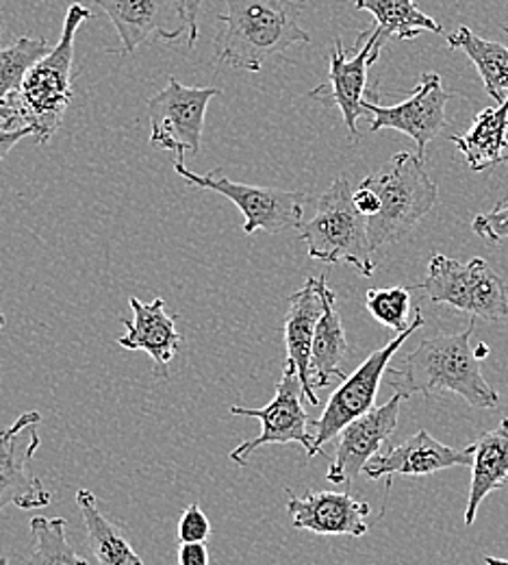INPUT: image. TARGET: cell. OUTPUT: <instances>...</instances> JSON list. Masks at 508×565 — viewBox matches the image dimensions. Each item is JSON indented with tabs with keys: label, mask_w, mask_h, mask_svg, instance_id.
<instances>
[{
	"label": "cell",
	"mask_w": 508,
	"mask_h": 565,
	"mask_svg": "<svg viewBox=\"0 0 508 565\" xmlns=\"http://www.w3.org/2000/svg\"><path fill=\"white\" fill-rule=\"evenodd\" d=\"M474 318L461 333L435 335L422 340L400 365L389 370V387L404 398L422 394L431 398L436 392L461 396L472 409H494L500 405L498 392L485 381L480 359L472 349Z\"/></svg>",
	"instance_id": "obj_1"
},
{
	"label": "cell",
	"mask_w": 508,
	"mask_h": 565,
	"mask_svg": "<svg viewBox=\"0 0 508 565\" xmlns=\"http://www.w3.org/2000/svg\"><path fill=\"white\" fill-rule=\"evenodd\" d=\"M216 60L235 71L259 72L270 57H283L293 44H311L300 26L298 0H224Z\"/></svg>",
	"instance_id": "obj_2"
},
{
	"label": "cell",
	"mask_w": 508,
	"mask_h": 565,
	"mask_svg": "<svg viewBox=\"0 0 508 565\" xmlns=\"http://www.w3.org/2000/svg\"><path fill=\"white\" fill-rule=\"evenodd\" d=\"M91 11L78 2L66 11L60 42L26 74L22 87L7 100L18 114L20 127H29L40 143L51 140L73 103L74 40Z\"/></svg>",
	"instance_id": "obj_3"
},
{
	"label": "cell",
	"mask_w": 508,
	"mask_h": 565,
	"mask_svg": "<svg viewBox=\"0 0 508 565\" xmlns=\"http://www.w3.org/2000/svg\"><path fill=\"white\" fill-rule=\"evenodd\" d=\"M380 201V212L367 220L374 253L409 235L435 207L439 188L413 152H398L376 174L364 179Z\"/></svg>",
	"instance_id": "obj_4"
},
{
	"label": "cell",
	"mask_w": 508,
	"mask_h": 565,
	"mask_svg": "<svg viewBox=\"0 0 508 565\" xmlns=\"http://www.w3.org/2000/svg\"><path fill=\"white\" fill-rule=\"evenodd\" d=\"M309 257L324 264H348L361 277H374V248L367 217L357 212L348 177H337L320 196L315 213L300 226Z\"/></svg>",
	"instance_id": "obj_5"
},
{
	"label": "cell",
	"mask_w": 508,
	"mask_h": 565,
	"mask_svg": "<svg viewBox=\"0 0 508 565\" xmlns=\"http://www.w3.org/2000/svg\"><path fill=\"white\" fill-rule=\"evenodd\" d=\"M415 289L431 302L465 311L474 320L502 322L508 318L507 282L485 259L461 264L435 253L429 262V277Z\"/></svg>",
	"instance_id": "obj_6"
},
{
	"label": "cell",
	"mask_w": 508,
	"mask_h": 565,
	"mask_svg": "<svg viewBox=\"0 0 508 565\" xmlns=\"http://www.w3.org/2000/svg\"><path fill=\"white\" fill-rule=\"evenodd\" d=\"M174 170L181 174L187 185L212 190L226 196L244 215V233L252 235L257 231H266L270 235H279L290 228H300L304 222V201L302 192H290L279 188H255L246 183H235L224 177L221 168L207 174H196L185 166V157L176 154Z\"/></svg>",
	"instance_id": "obj_7"
},
{
	"label": "cell",
	"mask_w": 508,
	"mask_h": 565,
	"mask_svg": "<svg viewBox=\"0 0 508 565\" xmlns=\"http://www.w3.org/2000/svg\"><path fill=\"white\" fill-rule=\"evenodd\" d=\"M422 327H424V316L420 309H415L413 322L407 331L398 333L387 347L369 354L350 376H346V381H342V385L333 392L324 414L311 423L313 437H315V444H313L315 457L322 452L324 444L335 439L348 424L355 423L357 418H361L374 409L376 394L385 372L389 370L391 356L398 353L400 347Z\"/></svg>",
	"instance_id": "obj_8"
},
{
	"label": "cell",
	"mask_w": 508,
	"mask_h": 565,
	"mask_svg": "<svg viewBox=\"0 0 508 565\" xmlns=\"http://www.w3.org/2000/svg\"><path fill=\"white\" fill-rule=\"evenodd\" d=\"M216 96H221L218 87H187L170 76L167 85L148 103L150 146L196 157L203 143L207 107Z\"/></svg>",
	"instance_id": "obj_9"
},
{
	"label": "cell",
	"mask_w": 508,
	"mask_h": 565,
	"mask_svg": "<svg viewBox=\"0 0 508 565\" xmlns=\"http://www.w3.org/2000/svg\"><path fill=\"white\" fill-rule=\"evenodd\" d=\"M302 385L295 372V365L288 361L283 367V376L277 387V396L272 398L270 405L263 409H244V407H230L233 416H246V418H257L263 424L261 433L250 439L239 444L233 452L230 459L239 466L248 463V457L259 450L261 446L268 444H300L306 452L309 459H315V437L311 433V420L306 409L302 407Z\"/></svg>",
	"instance_id": "obj_10"
},
{
	"label": "cell",
	"mask_w": 508,
	"mask_h": 565,
	"mask_svg": "<svg viewBox=\"0 0 508 565\" xmlns=\"http://www.w3.org/2000/svg\"><path fill=\"white\" fill-rule=\"evenodd\" d=\"M454 96V92L443 89L436 72H424L418 87L400 105L382 107L374 98L364 100V111L371 118L369 131L378 134L382 129H393L409 136L418 146V157L424 161L426 146L447 127L445 107Z\"/></svg>",
	"instance_id": "obj_11"
},
{
	"label": "cell",
	"mask_w": 508,
	"mask_h": 565,
	"mask_svg": "<svg viewBox=\"0 0 508 565\" xmlns=\"http://www.w3.org/2000/svg\"><path fill=\"white\" fill-rule=\"evenodd\" d=\"M382 42L374 31H364L357 38L355 55L344 49L342 40H335L331 55L328 81L309 92V98L320 100L324 107H339L346 129L353 138H359V118L364 116V96L367 89V72L378 62Z\"/></svg>",
	"instance_id": "obj_12"
},
{
	"label": "cell",
	"mask_w": 508,
	"mask_h": 565,
	"mask_svg": "<svg viewBox=\"0 0 508 565\" xmlns=\"http://www.w3.org/2000/svg\"><path fill=\"white\" fill-rule=\"evenodd\" d=\"M40 423L37 412H26L0 430V511L9 504L33 511L53 502V494L31 472V461L42 444Z\"/></svg>",
	"instance_id": "obj_13"
},
{
	"label": "cell",
	"mask_w": 508,
	"mask_h": 565,
	"mask_svg": "<svg viewBox=\"0 0 508 565\" xmlns=\"http://www.w3.org/2000/svg\"><path fill=\"white\" fill-rule=\"evenodd\" d=\"M404 396L393 394L385 405L374 407L369 414L348 424L339 433L337 450L326 479L335 486L350 488L365 466L380 452L398 428V416Z\"/></svg>",
	"instance_id": "obj_14"
},
{
	"label": "cell",
	"mask_w": 508,
	"mask_h": 565,
	"mask_svg": "<svg viewBox=\"0 0 508 565\" xmlns=\"http://www.w3.org/2000/svg\"><path fill=\"white\" fill-rule=\"evenodd\" d=\"M116 26L122 53H136L145 40H179L187 29L181 0H94Z\"/></svg>",
	"instance_id": "obj_15"
},
{
	"label": "cell",
	"mask_w": 508,
	"mask_h": 565,
	"mask_svg": "<svg viewBox=\"0 0 508 565\" xmlns=\"http://www.w3.org/2000/svg\"><path fill=\"white\" fill-rule=\"evenodd\" d=\"M474 450L472 444L467 448H452L441 444L429 430H418L404 444L389 448L387 452H378L367 466V479H391V477H431L450 468H472Z\"/></svg>",
	"instance_id": "obj_16"
},
{
	"label": "cell",
	"mask_w": 508,
	"mask_h": 565,
	"mask_svg": "<svg viewBox=\"0 0 508 565\" xmlns=\"http://www.w3.org/2000/svg\"><path fill=\"white\" fill-rule=\"evenodd\" d=\"M288 494V511L291 513L293 529L311 531L315 535H346L364 537L369 531L365 518L369 515V504L353 495L337 492H317L309 490L306 494Z\"/></svg>",
	"instance_id": "obj_17"
},
{
	"label": "cell",
	"mask_w": 508,
	"mask_h": 565,
	"mask_svg": "<svg viewBox=\"0 0 508 565\" xmlns=\"http://www.w3.org/2000/svg\"><path fill=\"white\" fill-rule=\"evenodd\" d=\"M328 281L326 277L306 279L304 285L293 291L290 298V309L285 316V349L288 361L295 365L304 398L317 407L320 398L311 385V351L317 322L324 313V294Z\"/></svg>",
	"instance_id": "obj_18"
},
{
	"label": "cell",
	"mask_w": 508,
	"mask_h": 565,
	"mask_svg": "<svg viewBox=\"0 0 508 565\" xmlns=\"http://www.w3.org/2000/svg\"><path fill=\"white\" fill-rule=\"evenodd\" d=\"M133 320H122L127 333L118 338V347L127 351H144L152 356L159 376H167V365L181 349V333L176 331V316L165 313V300L154 298L142 302L140 298L129 300Z\"/></svg>",
	"instance_id": "obj_19"
},
{
	"label": "cell",
	"mask_w": 508,
	"mask_h": 565,
	"mask_svg": "<svg viewBox=\"0 0 508 565\" xmlns=\"http://www.w3.org/2000/svg\"><path fill=\"white\" fill-rule=\"evenodd\" d=\"M472 486L465 507V526H472L478 507L487 495L502 490L508 483V418L496 428L483 433L474 444Z\"/></svg>",
	"instance_id": "obj_20"
},
{
	"label": "cell",
	"mask_w": 508,
	"mask_h": 565,
	"mask_svg": "<svg viewBox=\"0 0 508 565\" xmlns=\"http://www.w3.org/2000/svg\"><path fill=\"white\" fill-rule=\"evenodd\" d=\"M335 305L337 296L331 287H326L324 313L317 322L311 351V385L315 392L331 387L335 381H346L342 363L348 354V342L342 316Z\"/></svg>",
	"instance_id": "obj_21"
},
{
	"label": "cell",
	"mask_w": 508,
	"mask_h": 565,
	"mask_svg": "<svg viewBox=\"0 0 508 565\" xmlns=\"http://www.w3.org/2000/svg\"><path fill=\"white\" fill-rule=\"evenodd\" d=\"M450 141L474 172L500 166L508 154V98L498 109H483L465 136H452Z\"/></svg>",
	"instance_id": "obj_22"
},
{
	"label": "cell",
	"mask_w": 508,
	"mask_h": 565,
	"mask_svg": "<svg viewBox=\"0 0 508 565\" xmlns=\"http://www.w3.org/2000/svg\"><path fill=\"white\" fill-rule=\"evenodd\" d=\"M76 504L85 522L89 548L98 565H144L142 557L125 540L120 529L100 513L96 498L89 490L76 492Z\"/></svg>",
	"instance_id": "obj_23"
},
{
	"label": "cell",
	"mask_w": 508,
	"mask_h": 565,
	"mask_svg": "<svg viewBox=\"0 0 508 565\" xmlns=\"http://www.w3.org/2000/svg\"><path fill=\"white\" fill-rule=\"evenodd\" d=\"M447 46L452 51H463L483 78L487 94L505 105L508 98V46L483 40L474 35L467 26H458L456 33L447 35Z\"/></svg>",
	"instance_id": "obj_24"
},
{
	"label": "cell",
	"mask_w": 508,
	"mask_h": 565,
	"mask_svg": "<svg viewBox=\"0 0 508 565\" xmlns=\"http://www.w3.org/2000/svg\"><path fill=\"white\" fill-rule=\"evenodd\" d=\"M355 7L376 18V33L382 44L387 40L411 42L424 31L443 33V26L426 15L415 0H355Z\"/></svg>",
	"instance_id": "obj_25"
},
{
	"label": "cell",
	"mask_w": 508,
	"mask_h": 565,
	"mask_svg": "<svg viewBox=\"0 0 508 565\" xmlns=\"http://www.w3.org/2000/svg\"><path fill=\"white\" fill-rule=\"evenodd\" d=\"M35 548L26 565H87L68 542V524L64 518H31Z\"/></svg>",
	"instance_id": "obj_26"
},
{
	"label": "cell",
	"mask_w": 508,
	"mask_h": 565,
	"mask_svg": "<svg viewBox=\"0 0 508 565\" xmlns=\"http://www.w3.org/2000/svg\"><path fill=\"white\" fill-rule=\"evenodd\" d=\"M51 44L44 38H20L9 49H0V105L22 87L26 74L51 53Z\"/></svg>",
	"instance_id": "obj_27"
},
{
	"label": "cell",
	"mask_w": 508,
	"mask_h": 565,
	"mask_svg": "<svg viewBox=\"0 0 508 565\" xmlns=\"http://www.w3.org/2000/svg\"><path fill=\"white\" fill-rule=\"evenodd\" d=\"M365 307L382 327L402 333L411 327V289L409 287H380L365 294Z\"/></svg>",
	"instance_id": "obj_28"
},
{
	"label": "cell",
	"mask_w": 508,
	"mask_h": 565,
	"mask_svg": "<svg viewBox=\"0 0 508 565\" xmlns=\"http://www.w3.org/2000/svg\"><path fill=\"white\" fill-rule=\"evenodd\" d=\"M472 228L476 235L491 244H500L502 239H508V196H505L491 212L474 215Z\"/></svg>",
	"instance_id": "obj_29"
},
{
	"label": "cell",
	"mask_w": 508,
	"mask_h": 565,
	"mask_svg": "<svg viewBox=\"0 0 508 565\" xmlns=\"http://www.w3.org/2000/svg\"><path fill=\"white\" fill-rule=\"evenodd\" d=\"M212 537V522L198 504H190L179 522L181 544H205Z\"/></svg>",
	"instance_id": "obj_30"
},
{
	"label": "cell",
	"mask_w": 508,
	"mask_h": 565,
	"mask_svg": "<svg viewBox=\"0 0 508 565\" xmlns=\"http://www.w3.org/2000/svg\"><path fill=\"white\" fill-rule=\"evenodd\" d=\"M353 201H355L357 212L361 213L367 220L380 212V201H378L376 192L371 188L364 185V183L353 192Z\"/></svg>",
	"instance_id": "obj_31"
},
{
	"label": "cell",
	"mask_w": 508,
	"mask_h": 565,
	"mask_svg": "<svg viewBox=\"0 0 508 565\" xmlns=\"http://www.w3.org/2000/svg\"><path fill=\"white\" fill-rule=\"evenodd\" d=\"M179 565H209V551L205 544H181Z\"/></svg>",
	"instance_id": "obj_32"
},
{
	"label": "cell",
	"mask_w": 508,
	"mask_h": 565,
	"mask_svg": "<svg viewBox=\"0 0 508 565\" xmlns=\"http://www.w3.org/2000/svg\"><path fill=\"white\" fill-rule=\"evenodd\" d=\"M183 2V11L187 18V29H190V46H196L198 42V15L201 9L207 0H181Z\"/></svg>",
	"instance_id": "obj_33"
},
{
	"label": "cell",
	"mask_w": 508,
	"mask_h": 565,
	"mask_svg": "<svg viewBox=\"0 0 508 565\" xmlns=\"http://www.w3.org/2000/svg\"><path fill=\"white\" fill-rule=\"evenodd\" d=\"M33 136V131L29 127H20V129H0V161L11 152V148L24 138Z\"/></svg>",
	"instance_id": "obj_34"
},
{
	"label": "cell",
	"mask_w": 508,
	"mask_h": 565,
	"mask_svg": "<svg viewBox=\"0 0 508 565\" xmlns=\"http://www.w3.org/2000/svg\"><path fill=\"white\" fill-rule=\"evenodd\" d=\"M0 129H20L18 114L9 105H0Z\"/></svg>",
	"instance_id": "obj_35"
},
{
	"label": "cell",
	"mask_w": 508,
	"mask_h": 565,
	"mask_svg": "<svg viewBox=\"0 0 508 565\" xmlns=\"http://www.w3.org/2000/svg\"><path fill=\"white\" fill-rule=\"evenodd\" d=\"M487 565H508V559H498V557H485Z\"/></svg>",
	"instance_id": "obj_36"
},
{
	"label": "cell",
	"mask_w": 508,
	"mask_h": 565,
	"mask_svg": "<svg viewBox=\"0 0 508 565\" xmlns=\"http://www.w3.org/2000/svg\"><path fill=\"white\" fill-rule=\"evenodd\" d=\"M2 33H4V24H2V11H0V44H2Z\"/></svg>",
	"instance_id": "obj_37"
},
{
	"label": "cell",
	"mask_w": 508,
	"mask_h": 565,
	"mask_svg": "<svg viewBox=\"0 0 508 565\" xmlns=\"http://www.w3.org/2000/svg\"><path fill=\"white\" fill-rule=\"evenodd\" d=\"M2 327H4V316L0 313V331H2Z\"/></svg>",
	"instance_id": "obj_38"
},
{
	"label": "cell",
	"mask_w": 508,
	"mask_h": 565,
	"mask_svg": "<svg viewBox=\"0 0 508 565\" xmlns=\"http://www.w3.org/2000/svg\"><path fill=\"white\" fill-rule=\"evenodd\" d=\"M0 565H9V559H7V557H0Z\"/></svg>",
	"instance_id": "obj_39"
},
{
	"label": "cell",
	"mask_w": 508,
	"mask_h": 565,
	"mask_svg": "<svg viewBox=\"0 0 508 565\" xmlns=\"http://www.w3.org/2000/svg\"><path fill=\"white\" fill-rule=\"evenodd\" d=\"M502 163H508V154L505 157V159H502Z\"/></svg>",
	"instance_id": "obj_40"
},
{
	"label": "cell",
	"mask_w": 508,
	"mask_h": 565,
	"mask_svg": "<svg viewBox=\"0 0 508 565\" xmlns=\"http://www.w3.org/2000/svg\"><path fill=\"white\" fill-rule=\"evenodd\" d=\"M505 31H507V35H508V26H505Z\"/></svg>",
	"instance_id": "obj_41"
}]
</instances>
